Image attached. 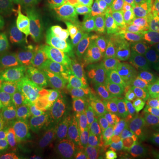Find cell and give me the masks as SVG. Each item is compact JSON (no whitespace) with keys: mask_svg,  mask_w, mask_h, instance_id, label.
I'll list each match as a JSON object with an SVG mask.
<instances>
[{"mask_svg":"<svg viewBox=\"0 0 159 159\" xmlns=\"http://www.w3.org/2000/svg\"><path fill=\"white\" fill-rule=\"evenodd\" d=\"M51 152L58 159H94L90 148L84 140L64 131L53 134Z\"/></svg>","mask_w":159,"mask_h":159,"instance_id":"12","label":"cell"},{"mask_svg":"<svg viewBox=\"0 0 159 159\" xmlns=\"http://www.w3.org/2000/svg\"><path fill=\"white\" fill-rule=\"evenodd\" d=\"M19 79L24 88L43 89L55 86V81L48 67L40 61L34 54L32 48L26 47L18 59Z\"/></svg>","mask_w":159,"mask_h":159,"instance_id":"10","label":"cell"},{"mask_svg":"<svg viewBox=\"0 0 159 159\" xmlns=\"http://www.w3.org/2000/svg\"><path fill=\"white\" fill-rule=\"evenodd\" d=\"M106 19L118 39L127 43H139L159 56V43L148 12L135 5H130L124 11Z\"/></svg>","mask_w":159,"mask_h":159,"instance_id":"3","label":"cell"},{"mask_svg":"<svg viewBox=\"0 0 159 159\" xmlns=\"http://www.w3.org/2000/svg\"><path fill=\"white\" fill-rule=\"evenodd\" d=\"M19 96V89L11 67L0 66V106L14 101Z\"/></svg>","mask_w":159,"mask_h":159,"instance_id":"15","label":"cell"},{"mask_svg":"<svg viewBox=\"0 0 159 159\" xmlns=\"http://www.w3.org/2000/svg\"><path fill=\"white\" fill-rule=\"evenodd\" d=\"M2 141H3V140H1V139H0V142H2ZM0 159H4V158H3V157H0Z\"/></svg>","mask_w":159,"mask_h":159,"instance_id":"31","label":"cell"},{"mask_svg":"<svg viewBox=\"0 0 159 159\" xmlns=\"http://www.w3.org/2000/svg\"><path fill=\"white\" fill-rule=\"evenodd\" d=\"M136 159H159V157L151 153L147 148L142 147L138 149Z\"/></svg>","mask_w":159,"mask_h":159,"instance_id":"24","label":"cell"},{"mask_svg":"<svg viewBox=\"0 0 159 159\" xmlns=\"http://www.w3.org/2000/svg\"><path fill=\"white\" fill-rule=\"evenodd\" d=\"M52 135L40 131L11 137L0 142V157L4 159H43L51 152Z\"/></svg>","mask_w":159,"mask_h":159,"instance_id":"6","label":"cell"},{"mask_svg":"<svg viewBox=\"0 0 159 159\" xmlns=\"http://www.w3.org/2000/svg\"><path fill=\"white\" fill-rule=\"evenodd\" d=\"M98 119L85 95V90L73 92L68 111L63 123V131L80 137Z\"/></svg>","mask_w":159,"mask_h":159,"instance_id":"11","label":"cell"},{"mask_svg":"<svg viewBox=\"0 0 159 159\" xmlns=\"http://www.w3.org/2000/svg\"><path fill=\"white\" fill-rule=\"evenodd\" d=\"M139 136L142 147L159 157V125L151 119L142 118Z\"/></svg>","mask_w":159,"mask_h":159,"instance_id":"16","label":"cell"},{"mask_svg":"<svg viewBox=\"0 0 159 159\" xmlns=\"http://www.w3.org/2000/svg\"><path fill=\"white\" fill-rule=\"evenodd\" d=\"M85 95L99 119L139 135L142 117L133 106L97 89L85 90Z\"/></svg>","mask_w":159,"mask_h":159,"instance_id":"4","label":"cell"},{"mask_svg":"<svg viewBox=\"0 0 159 159\" xmlns=\"http://www.w3.org/2000/svg\"><path fill=\"white\" fill-rule=\"evenodd\" d=\"M79 138L92 139L101 144L122 151L132 159H136L138 149L142 147L139 135L123 127L105 122L99 118Z\"/></svg>","mask_w":159,"mask_h":159,"instance_id":"5","label":"cell"},{"mask_svg":"<svg viewBox=\"0 0 159 159\" xmlns=\"http://www.w3.org/2000/svg\"><path fill=\"white\" fill-rule=\"evenodd\" d=\"M23 4L30 6V7H34V8H40L41 5V0H20Z\"/></svg>","mask_w":159,"mask_h":159,"instance_id":"27","label":"cell"},{"mask_svg":"<svg viewBox=\"0 0 159 159\" xmlns=\"http://www.w3.org/2000/svg\"><path fill=\"white\" fill-rule=\"evenodd\" d=\"M34 37L32 41V50L36 57L51 70L54 80L55 73L59 69V44L57 36L54 32L46 29L43 24L42 11L37 8L34 20Z\"/></svg>","mask_w":159,"mask_h":159,"instance_id":"9","label":"cell"},{"mask_svg":"<svg viewBox=\"0 0 159 159\" xmlns=\"http://www.w3.org/2000/svg\"><path fill=\"white\" fill-rule=\"evenodd\" d=\"M51 17V27L59 44V69L69 83L79 84L85 76L87 66V51L81 29L68 12Z\"/></svg>","mask_w":159,"mask_h":159,"instance_id":"1","label":"cell"},{"mask_svg":"<svg viewBox=\"0 0 159 159\" xmlns=\"http://www.w3.org/2000/svg\"><path fill=\"white\" fill-rule=\"evenodd\" d=\"M82 140H84L89 146L94 159H132L122 151L101 144L92 139Z\"/></svg>","mask_w":159,"mask_h":159,"instance_id":"18","label":"cell"},{"mask_svg":"<svg viewBox=\"0 0 159 159\" xmlns=\"http://www.w3.org/2000/svg\"><path fill=\"white\" fill-rule=\"evenodd\" d=\"M43 131L34 118L32 106L10 105L0 109V139Z\"/></svg>","mask_w":159,"mask_h":159,"instance_id":"8","label":"cell"},{"mask_svg":"<svg viewBox=\"0 0 159 159\" xmlns=\"http://www.w3.org/2000/svg\"><path fill=\"white\" fill-rule=\"evenodd\" d=\"M43 159H58V158H57V157H56L54 154H52L51 152H50L48 155H46L45 157H44Z\"/></svg>","mask_w":159,"mask_h":159,"instance_id":"28","label":"cell"},{"mask_svg":"<svg viewBox=\"0 0 159 159\" xmlns=\"http://www.w3.org/2000/svg\"><path fill=\"white\" fill-rule=\"evenodd\" d=\"M91 81L96 89L125 102L133 106L139 114L147 117L148 111L146 104L147 94L138 80L133 81V80L120 78L110 71L98 57L93 62Z\"/></svg>","mask_w":159,"mask_h":159,"instance_id":"2","label":"cell"},{"mask_svg":"<svg viewBox=\"0 0 159 159\" xmlns=\"http://www.w3.org/2000/svg\"><path fill=\"white\" fill-rule=\"evenodd\" d=\"M73 92L59 90L32 105L34 118L43 131L56 134L63 131Z\"/></svg>","mask_w":159,"mask_h":159,"instance_id":"7","label":"cell"},{"mask_svg":"<svg viewBox=\"0 0 159 159\" xmlns=\"http://www.w3.org/2000/svg\"><path fill=\"white\" fill-rule=\"evenodd\" d=\"M81 0H41L40 9L50 15L66 13L79 4Z\"/></svg>","mask_w":159,"mask_h":159,"instance_id":"20","label":"cell"},{"mask_svg":"<svg viewBox=\"0 0 159 159\" xmlns=\"http://www.w3.org/2000/svg\"><path fill=\"white\" fill-rule=\"evenodd\" d=\"M148 15L154 29H159V8H157L156 10L149 12Z\"/></svg>","mask_w":159,"mask_h":159,"instance_id":"26","label":"cell"},{"mask_svg":"<svg viewBox=\"0 0 159 159\" xmlns=\"http://www.w3.org/2000/svg\"><path fill=\"white\" fill-rule=\"evenodd\" d=\"M100 58L110 71L120 78L132 80L136 77L139 66L135 58L125 57L117 51H105L101 54Z\"/></svg>","mask_w":159,"mask_h":159,"instance_id":"14","label":"cell"},{"mask_svg":"<svg viewBox=\"0 0 159 159\" xmlns=\"http://www.w3.org/2000/svg\"><path fill=\"white\" fill-rule=\"evenodd\" d=\"M129 1V3H130V5H133L134 2H135V0H128Z\"/></svg>","mask_w":159,"mask_h":159,"instance_id":"29","label":"cell"},{"mask_svg":"<svg viewBox=\"0 0 159 159\" xmlns=\"http://www.w3.org/2000/svg\"><path fill=\"white\" fill-rule=\"evenodd\" d=\"M133 5H135L148 13L157 8V0H135Z\"/></svg>","mask_w":159,"mask_h":159,"instance_id":"22","label":"cell"},{"mask_svg":"<svg viewBox=\"0 0 159 159\" xmlns=\"http://www.w3.org/2000/svg\"><path fill=\"white\" fill-rule=\"evenodd\" d=\"M128 44L134 51V58L136 59L142 79H144L156 65L158 56L153 51L139 43L130 42Z\"/></svg>","mask_w":159,"mask_h":159,"instance_id":"17","label":"cell"},{"mask_svg":"<svg viewBox=\"0 0 159 159\" xmlns=\"http://www.w3.org/2000/svg\"><path fill=\"white\" fill-rule=\"evenodd\" d=\"M9 51V41L5 32L0 28V59L6 57Z\"/></svg>","mask_w":159,"mask_h":159,"instance_id":"23","label":"cell"},{"mask_svg":"<svg viewBox=\"0 0 159 159\" xmlns=\"http://www.w3.org/2000/svg\"><path fill=\"white\" fill-rule=\"evenodd\" d=\"M157 8H159V0H157Z\"/></svg>","mask_w":159,"mask_h":159,"instance_id":"30","label":"cell"},{"mask_svg":"<svg viewBox=\"0 0 159 159\" xmlns=\"http://www.w3.org/2000/svg\"><path fill=\"white\" fill-rule=\"evenodd\" d=\"M94 5L101 17L108 18L124 11L130 3L128 0H94Z\"/></svg>","mask_w":159,"mask_h":159,"instance_id":"19","label":"cell"},{"mask_svg":"<svg viewBox=\"0 0 159 159\" xmlns=\"http://www.w3.org/2000/svg\"><path fill=\"white\" fill-rule=\"evenodd\" d=\"M151 108L153 110L154 112L159 116V84L157 85V87L156 88V89L153 92Z\"/></svg>","mask_w":159,"mask_h":159,"instance_id":"25","label":"cell"},{"mask_svg":"<svg viewBox=\"0 0 159 159\" xmlns=\"http://www.w3.org/2000/svg\"><path fill=\"white\" fill-rule=\"evenodd\" d=\"M159 84V56L157 58V63L148 74L142 79V85L147 95L153 94L154 90Z\"/></svg>","mask_w":159,"mask_h":159,"instance_id":"21","label":"cell"},{"mask_svg":"<svg viewBox=\"0 0 159 159\" xmlns=\"http://www.w3.org/2000/svg\"><path fill=\"white\" fill-rule=\"evenodd\" d=\"M28 20L26 6L20 0H0V28L17 31Z\"/></svg>","mask_w":159,"mask_h":159,"instance_id":"13","label":"cell"}]
</instances>
